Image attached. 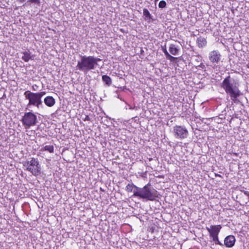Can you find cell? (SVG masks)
I'll return each instance as SVG.
<instances>
[{
    "label": "cell",
    "mask_w": 249,
    "mask_h": 249,
    "mask_svg": "<svg viewBox=\"0 0 249 249\" xmlns=\"http://www.w3.org/2000/svg\"><path fill=\"white\" fill-rule=\"evenodd\" d=\"M126 190L128 192L133 193L132 196L145 201H159L161 197L160 194L153 188L150 182L143 188L136 186L131 183L129 184L126 187Z\"/></svg>",
    "instance_id": "obj_1"
},
{
    "label": "cell",
    "mask_w": 249,
    "mask_h": 249,
    "mask_svg": "<svg viewBox=\"0 0 249 249\" xmlns=\"http://www.w3.org/2000/svg\"><path fill=\"white\" fill-rule=\"evenodd\" d=\"M102 61L100 58L94 56H80V59L78 61L76 68L80 72L87 73L92 70H94L98 66L99 62Z\"/></svg>",
    "instance_id": "obj_2"
},
{
    "label": "cell",
    "mask_w": 249,
    "mask_h": 249,
    "mask_svg": "<svg viewBox=\"0 0 249 249\" xmlns=\"http://www.w3.org/2000/svg\"><path fill=\"white\" fill-rule=\"evenodd\" d=\"M222 87L229 95L233 101L235 102L238 101V98L241 95V93L238 89L237 82L230 76H228L225 78L222 83Z\"/></svg>",
    "instance_id": "obj_3"
},
{
    "label": "cell",
    "mask_w": 249,
    "mask_h": 249,
    "mask_svg": "<svg viewBox=\"0 0 249 249\" xmlns=\"http://www.w3.org/2000/svg\"><path fill=\"white\" fill-rule=\"evenodd\" d=\"M46 93L45 92L33 93L30 90H27L24 93V96L25 99L28 101L27 107L35 106L39 108V106L42 105V97L46 95Z\"/></svg>",
    "instance_id": "obj_4"
},
{
    "label": "cell",
    "mask_w": 249,
    "mask_h": 249,
    "mask_svg": "<svg viewBox=\"0 0 249 249\" xmlns=\"http://www.w3.org/2000/svg\"><path fill=\"white\" fill-rule=\"evenodd\" d=\"M22 164L25 170L35 177H37L41 174L42 168L37 159L34 157L31 158L29 160H26L22 162Z\"/></svg>",
    "instance_id": "obj_5"
},
{
    "label": "cell",
    "mask_w": 249,
    "mask_h": 249,
    "mask_svg": "<svg viewBox=\"0 0 249 249\" xmlns=\"http://www.w3.org/2000/svg\"><path fill=\"white\" fill-rule=\"evenodd\" d=\"M222 228V226L221 224L218 225H211L210 227H206V229L208 232L209 237L211 241L213 242L216 245L223 247L224 245L221 243L219 239V234Z\"/></svg>",
    "instance_id": "obj_6"
},
{
    "label": "cell",
    "mask_w": 249,
    "mask_h": 249,
    "mask_svg": "<svg viewBox=\"0 0 249 249\" xmlns=\"http://www.w3.org/2000/svg\"><path fill=\"white\" fill-rule=\"evenodd\" d=\"M37 117L32 112H26L22 118V124L26 129L34 127L37 123Z\"/></svg>",
    "instance_id": "obj_7"
},
{
    "label": "cell",
    "mask_w": 249,
    "mask_h": 249,
    "mask_svg": "<svg viewBox=\"0 0 249 249\" xmlns=\"http://www.w3.org/2000/svg\"><path fill=\"white\" fill-rule=\"evenodd\" d=\"M173 134L177 138L184 139L188 136L189 133L185 127L175 126L173 128Z\"/></svg>",
    "instance_id": "obj_8"
},
{
    "label": "cell",
    "mask_w": 249,
    "mask_h": 249,
    "mask_svg": "<svg viewBox=\"0 0 249 249\" xmlns=\"http://www.w3.org/2000/svg\"><path fill=\"white\" fill-rule=\"evenodd\" d=\"M236 238L233 235H230L226 237L224 239V246L227 248H232L235 245Z\"/></svg>",
    "instance_id": "obj_9"
},
{
    "label": "cell",
    "mask_w": 249,
    "mask_h": 249,
    "mask_svg": "<svg viewBox=\"0 0 249 249\" xmlns=\"http://www.w3.org/2000/svg\"><path fill=\"white\" fill-rule=\"evenodd\" d=\"M22 59L26 63L34 59L35 55L29 49L24 50L22 53Z\"/></svg>",
    "instance_id": "obj_10"
},
{
    "label": "cell",
    "mask_w": 249,
    "mask_h": 249,
    "mask_svg": "<svg viewBox=\"0 0 249 249\" xmlns=\"http://www.w3.org/2000/svg\"><path fill=\"white\" fill-rule=\"evenodd\" d=\"M221 58V55L219 52L215 50L211 52L209 54V59L212 63H217L220 61Z\"/></svg>",
    "instance_id": "obj_11"
},
{
    "label": "cell",
    "mask_w": 249,
    "mask_h": 249,
    "mask_svg": "<svg viewBox=\"0 0 249 249\" xmlns=\"http://www.w3.org/2000/svg\"><path fill=\"white\" fill-rule=\"evenodd\" d=\"M44 103L48 107H52L56 104V100L52 96H47L44 99Z\"/></svg>",
    "instance_id": "obj_12"
},
{
    "label": "cell",
    "mask_w": 249,
    "mask_h": 249,
    "mask_svg": "<svg viewBox=\"0 0 249 249\" xmlns=\"http://www.w3.org/2000/svg\"><path fill=\"white\" fill-rule=\"evenodd\" d=\"M169 51L170 53L174 56H176V55L179 54V53L180 52V50L179 47L174 44H171L170 45Z\"/></svg>",
    "instance_id": "obj_13"
},
{
    "label": "cell",
    "mask_w": 249,
    "mask_h": 249,
    "mask_svg": "<svg viewBox=\"0 0 249 249\" xmlns=\"http://www.w3.org/2000/svg\"><path fill=\"white\" fill-rule=\"evenodd\" d=\"M207 41L204 37H199L197 40V45L199 48H203L206 46Z\"/></svg>",
    "instance_id": "obj_14"
},
{
    "label": "cell",
    "mask_w": 249,
    "mask_h": 249,
    "mask_svg": "<svg viewBox=\"0 0 249 249\" xmlns=\"http://www.w3.org/2000/svg\"><path fill=\"white\" fill-rule=\"evenodd\" d=\"M158 226L154 223H151L148 226V231L150 233H157L158 232Z\"/></svg>",
    "instance_id": "obj_15"
},
{
    "label": "cell",
    "mask_w": 249,
    "mask_h": 249,
    "mask_svg": "<svg viewBox=\"0 0 249 249\" xmlns=\"http://www.w3.org/2000/svg\"><path fill=\"white\" fill-rule=\"evenodd\" d=\"M102 81H103V83L105 85L110 86L112 84V80H111V78L107 75L103 76L102 78Z\"/></svg>",
    "instance_id": "obj_16"
},
{
    "label": "cell",
    "mask_w": 249,
    "mask_h": 249,
    "mask_svg": "<svg viewBox=\"0 0 249 249\" xmlns=\"http://www.w3.org/2000/svg\"><path fill=\"white\" fill-rule=\"evenodd\" d=\"M41 151H48L49 153H53L54 152V148L53 146H46L41 149Z\"/></svg>",
    "instance_id": "obj_17"
},
{
    "label": "cell",
    "mask_w": 249,
    "mask_h": 249,
    "mask_svg": "<svg viewBox=\"0 0 249 249\" xmlns=\"http://www.w3.org/2000/svg\"><path fill=\"white\" fill-rule=\"evenodd\" d=\"M240 191L242 192V193H243V194H244L247 197L248 199V201H249V192L244 190H240Z\"/></svg>",
    "instance_id": "obj_18"
},
{
    "label": "cell",
    "mask_w": 249,
    "mask_h": 249,
    "mask_svg": "<svg viewBox=\"0 0 249 249\" xmlns=\"http://www.w3.org/2000/svg\"><path fill=\"white\" fill-rule=\"evenodd\" d=\"M166 6V3L165 1H161L159 4V7L161 8L165 7Z\"/></svg>",
    "instance_id": "obj_19"
},
{
    "label": "cell",
    "mask_w": 249,
    "mask_h": 249,
    "mask_svg": "<svg viewBox=\"0 0 249 249\" xmlns=\"http://www.w3.org/2000/svg\"><path fill=\"white\" fill-rule=\"evenodd\" d=\"M247 67L249 69V63L247 65Z\"/></svg>",
    "instance_id": "obj_20"
}]
</instances>
